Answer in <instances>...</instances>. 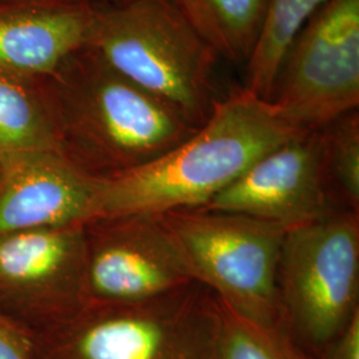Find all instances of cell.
Segmentation results:
<instances>
[{
    "label": "cell",
    "mask_w": 359,
    "mask_h": 359,
    "mask_svg": "<svg viewBox=\"0 0 359 359\" xmlns=\"http://www.w3.org/2000/svg\"><path fill=\"white\" fill-rule=\"evenodd\" d=\"M326 0H266L255 51L245 65V90L269 102L283 55L297 32Z\"/></svg>",
    "instance_id": "obj_15"
},
{
    "label": "cell",
    "mask_w": 359,
    "mask_h": 359,
    "mask_svg": "<svg viewBox=\"0 0 359 359\" xmlns=\"http://www.w3.org/2000/svg\"><path fill=\"white\" fill-rule=\"evenodd\" d=\"M39 151L63 154L53 116L18 75L0 69V157Z\"/></svg>",
    "instance_id": "obj_14"
},
{
    "label": "cell",
    "mask_w": 359,
    "mask_h": 359,
    "mask_svg": "<svg viewBox=\"0 0 359 359\" xmlns=\"http://www.w3.org/2000/svg\"><path fill=\"white\" fill-rule=\"evenodd\" d=\"M269 102L299 130L358 111L359 0H326L283 55Z\"/></svg>",
    "instance_id": "obj_7"
},
{
    "label": "cell",
    "mask_w": 359,
    "mask_h": 359,
    "mask_svg": "<svg viewBox=\"0 0 359 359\" xmlns=\"http://www.w3.org/2000/svg\"><path fill=\"white\" fill-rule=\"evenodd\" d=\"M203 209L257 218L285 231L344 210L329 179L323 130L302 132L264 154Z\"/></svg>",
    "instance_id": "obj_9"
},
{
    "label": "cell",
    "mask_w": 359,
    "mask_h": 359,
    "mask_svg": "<svg viewBox=\"0 0 359 359\" xmlns=\"http://www.w3.org/2000/svg\"><path fill=\"white\" fill-rule=\"evenodd\" d=\"M84 47L196 128L219 99V59L165 0H123L93 10Z\"/></svg>",
    "instance_id": "obj_3"
},
{
    "label": "cell",
    "mask_w": 359,
    "mask_h": 359,
    "mask_svg": "<svg viewBox=\"0 0 359 359\" xmlns=\"http://www.w3.org/2000/svg\"><path fill=\"white\" fill-rule=\"evenodd\" d=\"M0 359H32L26 339L0 318Z\"/></svg>",
    "instance_id": "obj_19"
},
{
    "label": "cell",
    "mask_w": 359,
    "mask_h": 359,
    "mask_svg": "<svg viewBox=\"0 0 359 359\" xmlns=\"http://www.w3.org/2000/svg\"><path fill=\"white\" fill-rule=\"evenodd\" d=\"M216 53L233 65L249 62L265 18L266 0H165Z\"/></svg>",
    "instance_id": "obj_13"
},
{
    "label": "cell",
    "mask_w": 359,
    "mask_h": 359,
    "mask_svg": "<svg viewBox=\"0 0 359 359\" xmlns=\"http://www.w3.org/2000/svg\"><path fill=\"white\" fill-rule=\"evenodd\" d=\"M93 10L55 6L0 15V69L53 75L84 48Z\"/></svg>",
    "instance_id": "obj_12"
},
{
    "label": "cell",
    "mask_w": 359,
    "mask_h": 359,
    "mask_svg": "<svg viewBox=\"0 0 359 359\" xmlns=\"http://www.w3.org/2000/svg\"><path fill=\"white\" fill-rule=\"evenodd\" d=\"M191 283L160 215L103 218L86 225L81 304H136Z\"/></svg>",
    "instance_id": "obj_8"
},
{
    "label": "cell",
    "mask_w": 359,
    "mask_h": 359,
    "mask_svg": "<svg viewBox=\"0 0 359 359\" xmlns=\"http://www.w3.org/2000/svg\"><path fill=\"white\" fill-rule=\"evenodd\" d=\"M1 1V0H0ZM112 1H115V3H118V1H123V0H112Z\"/></svg>",
    "instance_id": "obj_20"
},
{
    "label": "cell",
    "mask_w": 359,
    "mask_h": 359,
    "mask_svg": "<svg viewBox=\"0 0 359 359\" xmlns=\"http://www.w3.org/2000/svg\"><path fill=\"white\" fill-rule=\"evenodd\" d=\"M277 289L281 329L317 357L359 311V212L286 231Z\"/></svg>",
    "instance_id": "obj_5"
},
{
    "label": "cell",
    "mask_w": 359,
    "mask_h": 359,
    "mask_svg": "<svg viewBox=\"0 0 359 359\" xmlns=\"http://www.w3.org/2000/svg\"><path fill=\"white\" fill-rule=\"evenodd\" d=\"M322 130L334 197L342 209L359 212L358 111L339 117Z\"/></svg>",
    "instance_id": "obj_17"
},
{
    "label": "cell",
    "mask_w": 359,
    "mask_h": 359,
    "mask_svg": "<svg viewBox=\"0 0 359 359\" xmlns=\"http://www.w3.org/2000/svg\"><path fill=\"white\" fill-rule=\"evenodd\" d=\"M160 217L193 281L245 318L281 327L277 278L283 228L203 208Z\"/></svg>",
    "instance_id": "obj_6"
},
{
    "label": "cell",
    "mask_w": 359,
    "mask_h": 359,
    "mask_svg": "<svg viewBox=\"0 0 359 359\" xmlns=\"http://www.w3.org/2000/svg\"><path fill=\"white\" fill-rule=\"evenodd\" d=\"M218 304L212 359H316L278 326H264Z\"/></svg>",
    "instance_id": "obj_16"
},
{
    "label": "cell",
    "mask_w": 359,
    "mask_h": 359,
    "mask_svg": "<svg viewBox=\"0 0 359 359\" xmlns=\"http://www.w3.org/2000/svg\"><path fill=\"white\" fill-rule=\"evenodd\" d=\"M57 72L53 120L62 152L96 177L142 167L197 129L86 47L67 59Z\"/></svg>",
    "instance_id": "obj_2"
},
{
    "label": "cell",
    "mask_w": 359,
    "mask_h": 359,
    "mask_svg": "<svg viewBox=\"0 0 359 359\" xmlns=\"http://www.w3.org/2000/svg\"><path fill=\"white\" fill-rule=\"evenodd\" d=\"M316 359H359V311Z\"/></svg>",
    "instance_id": "obj_18"
},
{
    "label": "cell",
    "mask_w": 359,
    "mask_h": 359,
    "mask_svg": "<svg viewBox=\"0 0 359 359\" xmlns=\"http://www.w3.org/2000/svg\"><path fill=\"white\" fill-rule=\"evenodd\" d=\"M86 225L0 234V287L40 297L55 316L81 305Z\"/></svg>",
    "instance_id": "obj_11"
},
{
    "label": "cell",
    "mask_w": 359,
    "mask_h": 359,
    "mask_svg": "<svg viewBox=\"0 0 359 359\" xmlns=\"http://www.w3.org/2000/svg\"><path fill=\"white\" fill-rule=\"evenodd\" d=\"M218 304L201 283L127 305L81 304L56 317L51 359H212Z\"/></svg>",
    "instance_id": "obj_4"
},
{
    "label": "cell",
    "mask_w": 359,
    "mask_h": 359,
    "mask_svg": "<svg viewBox=\"0 0 359 359\" xmlns=\"http://www.w3.org/2000/svg\"><path fill=\"white\" fill-rule=\"evenodd\" d=\"M306 132L244 87L219 97L205 123L154 161L102 179L96 219L205 206L257 160Z\"/></svg>",
    "instance_id": "obj_1"
},
{
    "label": "cell",
    "mask_w": 359,
    "mask_h": 359,
    "mask_svg": "<svg viewBox=\"0 0 359 359\" xmlns=\"http://www.w3.org/2000/svg\"><path fill=\"white\" fill-rule=\"evenodd\" d=\"M102 179L60 152L0 157V234L87 225L96 217Z\"/></svg>",
    "instance_id": "obj_10"
}]
</instances>
